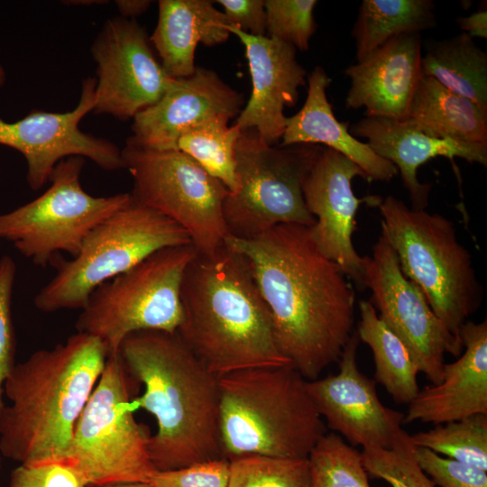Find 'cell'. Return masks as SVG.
<instances>
[{"label":"cell","instance_id":"26","mask_svg":"<svg viewBox=\"0 0 487 487\" xmlns=\"http://www.w3.org/2000/svg\"><path fill=\"white\" fill-rule=\"evenodd\" d=\"M421 72L487 113V53L468 34L430 42Z\"/></svg>","mask_w":487,"mask_h":487},{"label":"cell","instance_id":"24","mask_svg":"<svg viewBox=\"0 0 487 487\" xmlns=\"http://www.w3.org/2000/svg\"><path fill=\"white\" fill-rule=\"evenodd\" d=\"M156 27L149 38L165 72L172 78L192 75L198 43L225 42L230 24L223 12L207 0H160Z\"/></svg>","mask_w":487,"mask_h":487},{"label":"cell","instance_id":"27","mask_svg":"<svg viewBox=\"0 0 487 487\" xmlns=\"http://www.w3.org/2000/svg\"><path fill=\"white\" fill-rule=\"evenodd\" d=\"M358 306L356 333L372 352L374 381L398 404H409L419 391L420 372L416 362L401 339L379 317L371 301L360 300Z\"/></svg>","mask_w":487,"mask_h":487},{"label":"cell","instance_id":"16","mask_svg":"<svg viewBox=\"0 0 487 487\" xmlns=\"http://www.w3.org/2000/svg\"><path fill=\"white\" fill-rule=\"evenodd\" d=\"M365 173L338 152L322 147L303 184V197L316 222L310 226L311 237L318 250L335 262L344 273L363 286L365 256L356 252L353 234L359 206L378 207L377 196L355 197L352 180Z\"/></svg>","mask_w":487,"mask_h":487},{"label":"cell","instance_id":"8","mask_svg":"<svg viewBox=\"0 0 487 487\" xmlns=\"http://www.w3.org/2000/svg\"><path fill=\"white\" fill-rule=\"evenodd\" d=\"M137 384L119 354L107 357L63 460L88 486L150 482L157 471L148 450L152 435L136 421L131 405Z\"/></svg>","mask_w":487,"mask_h":487},{"label":"cell","instance_id":"44","mask_svg":"<svg viewBox=\"0 0 487 487\" xmlns=\"http://www.w3.org/2000/svg\"><path fill=\"white\" fill-rule=\"evenodd\" d=\"M6 80V74L5 69L0 64V87H3Z\"/></svg>","mask_w":487,"mask_h":487},{"label":"cell","instance_id":"3","mask_svg":"<svg viewBox=\"0 0 487 487\" xmlns=\"http://www.w3.org/2000/svg\"><path fill=\"white\" fill-rule=\"evenodd\" d=\"M180 299L177 334L215 376L291 364L277 345L248 262L225 244L197 253L185 270Z\"/></svg>","mask_w":487,"mask_h":487},{"label":"cell","instance_id":"42","mask_svg":"<svg viewBox=\"0 0 487 487\" xmlns=\"http://www.w3.org/2000/svg\"><path fill=\"white\" fill-rule=\"evenodd\" d=\"M88 487H154L150 482H122V483H113V484H105V485H96V486H88Z\"/></svg>","mask_w":487,"mask_h":487},{"label":"cell","instance_id":"1","mask_svg":"<svg viewBox=\"0 0 487 487\" xmlns=\"http://www.w3.org/2000/svg\"><path fill=\"white\" fill-rule=\"evenodd\" d=\"M309 227L278 225L252 239L228 235L225 244L248 262L280 353L313 381L339 360L353 334L355 294Z\"/></svg>","mask_w":487,"mask_h":487},{"label":"cell","instance_id":"11","mask_svg":"<svg viewBox=\"0 0 487 487\" xmlns=\"http://www.w3.org/2000/svg\"><path fill=\"white\" fill-rule=\"evenodd\" d=\"M84 158L57 163L51 185L41 196L14 210L0 214V239L35 265L52 264L60 253L78 255L88 234L131 198V193L94 197L80 184Z\"/></svg>","mask_w":487,"mask_h":487},{"label":"cell","instance_id":"45","mask_svg":"<svg viewBox=\"0 0 487 487\" xmlns=\"http://www.w3.org/2000/svg\"><path fill=\"white\" fill-rule=\"evenodd\" d=\"M1 454H0V468H1V462H2V459H1Z\"/></svg>","mask_w":487,"mask_h":487},{"label":"cell","instance_id":"36","mask_svg":"<svg viewBox=\"0 0 487 487\" xmlns=\"http://www.w3.org/2000/svg\"><path fill=\"white\" fill-rule=\"evenodd\" d=\"M416 460L439 487H487V471L444 457L427 448L415 447Z\"/></svg>","mask_w":487,"mask_h":487},{"label":"cell","instance_id":"40","mask_svg":"<svg viewBox=\"0 0 487 487\" xmlns=\"http://www.w3.org/2000/svg\"><path fill=\"white\" fill-rule=\"evenodd\" d=\"M456 23L464 33L473 39L479 37L487 39V11L480 10L469 16L458 17Z\"/></svg>","mask_w":487,"mask_h":487},{"label":"cell","instance_id":"29","mask_svg":"<svg viewBox=\"0 0 487 487\" xmlns=\"http://www.w3.org/2000/svg\"><path fill=\"white\" fill-rule=\"evenodd\" d=\"M229 117L216 115L183 130L176 150L187 154L234 193L238 189L235 147L242 130L228 125Z\"/></svg>","mask_w":487,"mask_h":487},{"label":"cell","instance_id":"21","mask_svg":"<svg viewBox=\"0 0 487 487\" xmlns=\"http://www.w3.org/2000/svg\"><path fill=\"white\" fill-rule=\"evenodd\" d=\"M464 347L455 362L445 363L440 382L419 390L409 403L403 423L445 424L487 414V322L466 321L460 331Z\"/></svg>","mask_w":487,"mask_h":487},{"label":"cell","instance_id":"6","mask_svg":"<svg viewBox=\"0 0 487 487\" xmlns=\"http://www.w3.org/2000/svg\"><path fill=\"white\" fill-rule=\"evenodd\" d=\"M377 207L382 216L381 233L394 249L401 271L462 343L461 328L479 307L482 288L453 222L439 214L409 208L393 196L381 199Z\"/></svg>","mask_w":487,"mask_h":487},{"label":"cell","instance_id":"39","mask_svg":"<svg viewBox=\"0 0 487 487\" xmlns=\"http://www.w3.org/2000/svg\"><path fill=\"white\" fill-rule=\"evenodd\" d=\"M231 25L255 36H266L264 0H218Z\"/></svg>","mask_w":487,"mask_h":487},{"label":"cell","instance_id":"34","mask_svg":"<svg viewBox=\"0 0 487 487\" xmlns=\"http://www.w3.org/2000/svg\"><path fill=\"white\" fill-rule=\"evenodd\" d=\"M317 4L316 0H265L268 36L296 50H308L317 27L313 15Z\"/></svg>","mask_w":487,"mask_h":487},{"label":"cell","instance_id":"30","mask_svg":"<svg viewBox=\"0 0 487 487\" xmlns=\"http://www.w3.org/2000/svg\"><path fill=\"white\" fill-rule=\"evenodd\" d=\"M415 447H425L438 455L487 471V414L436 425L410 436Z\"/></svg>","mask_w":487,"mask_h":487},{"label":"cell","instance_id":"12","mask_svg":"<svg viewBox=\"0 0 487 487\" xmlns=\"http://www.w3.org/2000/svg\"><path fill=\"white\" fill-rule=\"evenodd\" d=\"M133 198L182 227L198 253H211L228 236L223 207L229 191L178 150H154L130 137L122 149Z\"/></svg>","mask_w":487,"mask_h":487},{"label":"cell","instance_id":"35","mask_svg":"<svg viewBox=\"0 0 487 487\" xmlns=\"http://www.w3.org/2000/svg\"><path fill=\"white\" fill-rule=\"evenodd\" d=\"M16 266L13 258L0 259V413L5 406L4 383L15 365L16 341L12 317V296Z\"/></svg>","mask_w":487,"mask_h":487},{"label":"cell","instance_id":"13","mask_svg":"<svg viewBox=\"0 0 487 487\" xmlns=\"http://www.w3.org/2000/svg\"><path fill=\"white\" fill-rule=\"evenodd\" d=\"M363 286L372 291V304L379 317L406 345L432 384L441 381L445 354L458 356V341L431 309L421 289L400 270L396 253L381 233L365 256Z\"/></svg>","mask_w":487,"mask_h":487},{"label":"cell","instance_id":"20","mask_svg":"<svg viewBox=\"0 0 487 487\" xmlns=\"http://www.w3.org/2000/svg\"><path fill=\"white\" fill-rule=\"evenodd\" d=\"M420 33L394 37L345 70L351 80L345 107L366 116L404 120L422 75Z\"/></svg>","mask_w":487,"mask_h":487},{"label":"cell","instance_id":"18","mask_svg":"<svg viewBox=\"0 0 487 487\" xmlns=\"http://www.w3.org/2000/svg\"><path fill=\"white\" fill-rule=\"evenodd\" d=\"M245 50L252 79V93L234 124L242 131H253L273 145L285 131V106L299 99V88L306 85L307 71L298 62L296 49L269 36H255L229 24Z\"/></svg>","mask_w":487,"mask_h":487},{"label":"cell","instance_id":"2","mask_svg":"<svg viewBox=\"0 0 487 487\" xmlns=\"http://www.w3.org/2000/svg\"><path fill=\"white\" fill-rule=\"evenodd\" d=\"M118 354L130 375L144 387L132 400L156 419L148 450L157 471L223 457L219 440L217 377L176 333L143 330L122 342Z\"/></svg>","mask_w":487,"mask_h":487},{"label":"cell","instance_id":"43","mask_svg":"<svg viewBox=\"0 0 487 487\" xmlns=\"http://www.w3.org/2000/svg\"><path fill=\"white\" fill-rule=\"evenodd\" d=\"M63 3H68V5H93V4H99V3H106V1H92V0H88V1H67V2H63Z\"/></svg>","mask_w":487,"mask_h":487},{"label":"cell","instance_id":"23","mask_svg":"<svg viewBox=\"0 0 487 487\" xmlns=\"http://www.w3.org/2000/svg\"><path fill=\"white\" fill-rule=\"evenodd\" d=\"M308 94L300 110L286 119L280 146L323 144L354 162L366 175L368 181H390L397 168L379 156L367 142L349 132L348 123L339 122L326 96L331 83L325 69L317 66L308 77Z\"/></svg>","mask_w":487,"mask_h":487},{"label":"cell","instance_id":"22","mask_svg":"<svg viewBox=\"0 0 487 487\" xmlns=\"http://www.w3.org/2000/svg\"><path fill=\"white\" fill-rule=\"evenodd\" d=\"M349 130L355 138L367 140L379 156L397 168L414 209H425L428 204L432 185L421 183L417 172L430 159L446 157L453 162L455 158H461L487 166V144L435 138L403 120L366 116Z\"/></svg>","mask_w":487,"mask_h":487},{"label":"cell","instance_id":"19","mask_svg":"<svg viewBox=\"0 0 487 487\" xmlns=\"http://www.w3.org/2000/svg\"><path fill=\"white\" fill-rule=\"evenodd\" d=\"M243 102L215 71L197 67L189 77L174 78L155 104L133 118L130 138L146 148L176 150L183 130L216 115L235 117Z\"/></svg>","mask_w":487,"mask_h":487},{"label":"cell","instance_id":"14","mask_svg":"<svg viewBox=\"0 0 487 487\" xmlns=\"http://www.w3.org/2000/svg\"><path fill=\"white\" fill-rule=\"evenodd\" d=\"M145 30L133 19H107L91 45L96 64L93 112L122 121L155 104L174 78L163 69Z\"/></svg>","mask_w":487,"mask_h":487},{"label":"cell","instance_id":"17","mask_svg":"<svg viewBox=\"0 0 487 487\" xmlns=\"http://www.w3.org/2000/svg\"><path fill=\"white\" fill-rule=\"evenodd\" d=\"M359 341L353 332L338 360V372L308 381V391L327 427L352 446L389 448L402 429L404 414L385 407L376 382L358 369Z\"/></svg>","mask_w":487,"mask_h":487},{"label":"cell","instance_id":"38","mask_svg":"<svg viewBox=\"0 0 487 487\" xmlns=\"http://www.w3.org/2000/svg\"><path fill=\"white\" fill-rule=\"evenodd\" d=\"M9 487H88L84 476L66 461L20 464L10 474Z\"/></svg>","mask_w":487,"mask_h":487},{"label":"cell","instance_id":"5","mask_svg":"<svg viewBox=\"0 0 487 487\" xmlns=\"http://www.w3.org/2000/svg\"><path fill=\"white\" fill-rule=\"evenodd\" d=\"M223 457L259 455L307 458L326 426L291 364L260 367L217 377Z\"/></svg>","mask_w":487,"mask_h":487},{"label":"cell","instance_id":"25","mask_svg":"<svg viewBox=\"0 0 487 487\" xmlns=\"http://www.w3.org/2000/svg\"><path fill=\"white\" fill-rule=\"evenodd\" d=\"M403 121L435 138L487 144V113L423 74Z\"/></svg>","mask_w":487,"mask_h":487},{"label":"cell","instance_id":"33","mask_svg":"<svg viewBox=\"0 0 487 487\" xmlns=\"http://www.w3.org/2000/svg\"><path fill=\"white\" fill-rule=\"evenodd\" d=\"M368 473L391 487H436L415 457L410 435L401 429L389 448L367 447L361 452Z\"/></svg>","mask_w":487,"mask_h":487},{"label":"cell","instance_id":"41","mask_svg":"<svg viewBox=\"0 0 487 487\" xmlns=\"http://www.w3.org/2000/svg\"><path fill=\"white\" fill-rule=\"evenodd\" d=\"M115 5L124 18H135L145 13L151 5L149 0H117Z\"/></svg>","mask_w":487,"mask_h":487},{"label":"cell","instance_id":"32","mask_svg":"<svg viewBox=\"0 0 487 487\" xmlns=\"http://www.w3.org/2000/svg\"><path fill=\"white\" fill-rule=\"evenodd\" d=\"M229 461L228 487H310L308 457L250 455Z\"/></svg>","mask_w":487,"mask_h":487},{"label":"cell","instance_id":"31","mask_svg":"<svg viewBox=\"0 0 487 487\" xmlns=\"http://www.w3.org/2000/svg\"><path fill=\"white\" fill-rule=\"evenodd\" d=\"M308 459L310 487H371L361 453L335 433L325 434Z\"/></svg>","mask_w":487,"mask_h":487},{"label":"cell","instance_id":"15","mask_svg":"<svg viewBox=\"0 0 487 487\" xmlns=\"http://www.w3.org/2000/svg\"><path fill=\"white\" fill-rule=\"evenodd\" d=\"M95 88L96 78H85L79 101L71 111L32 110L13 123L0 118V144L23 155L27 162L26 179L32 189L41 188L50 180L57 163L68 157H86L104 170L124 169L122 149L78 127L82 118L93 112Z\"/></svg>","mask_w":487,"mask_h":487},{"label":"cell","instance_id":"28","mask_svg":"<svg viewBox=\"0 0 487 487\" xmlns=\"http://www.w3.org/2000/svg\"><path fill=\"white\" fill-rule=\"evenodd\" d=\"M431 0H363L352 30L357 62L389 40L436 24Z\"/></svg>","mask_w":487,"mask_h":487},{"label":"cell","instance_id":"4","mask_svg":"<svg viewBox=\"0 0 487 487\" xmlns=\"http://www.w3.org/2000/svg\"><path fill=\"white\" fill-rule=\"evenodd\" d=\"M108 357L98 338L77 332L15 363L4 383L0 454L19 464L64 460L75 425Z\"/></svg>","mask_w":487,"mask_h":487},{"label":"cell","instance_id":"10","mask_svg":"<svg viewBox=\"0 0 487 487\" xmlns=\"http://www.w3.org/2000/svg\"><path fill=\"white\" fill-rule=\"evenodd\" d=\"M321 149L275 147L252 130L242 131L235 147L238 189L228 193L223 207L228 235L252 239L278 225H314L303 184Z\"/></svg>","mask_w":487,"mask_h":487},{"label":"cell","instance_id":"37","mask_svg":"<svg viewBox=\"0 0 487 487\" xmlns=\"http://www.w3.org/2000/svg\"><path fill=\"white\" fill-rule=\"evenodd\" d=\"M230 461L219 457L183 468L156 471L150 483L154 487H228Z\"/></svg>","mask_w":487,"mask_h":487},{"label":"cell","instance_id":"7","mask_svg":"<svg viewBox=\"0 0 487 487\" xmlns=\"http://www.w3.org/2000/svg\"><path fill=\"white\" fill-rule=\"evenodd\" d=\"M188 244L191 240L182 227L131 195L88 234L77 256L53 262L57 273L37 293L34 305L45 313L82 309L101 284L161 249Z\"/></svg>","mask_w":487,"mask_h":487},{"label":"cell","instance_id":"9","mask_svg":"<svg viewBox=\"0 0 487 487\" xmlns=\"http://www.w3.org/2000/svg\"><path fill=\"white\" fill-rule=\"evenodd\" d=\"M197 253L192 244L163 248L101 284L81 309L77 332L100 339L108 356L118 354L122 342L133 333H176L183 318V275Z\"/></svg>","mask_w":487,"mask_h":487}]
</instances>
